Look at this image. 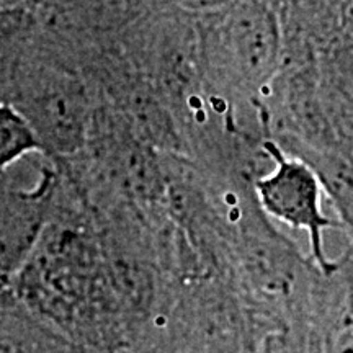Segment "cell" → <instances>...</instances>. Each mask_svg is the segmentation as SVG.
Masks as SVG:
<instances>
[{"mask_svg":"<svg viewBox=\"0 0 353 353\" xmlns=\"http://www.w3.org/2000/svg\"><path fill=\"white\" fill-rule=\"evenodd\" d=\"M8 101L30 123L43 156L63 162L87 144L90 112L82 83L63 65L26 54L8 83Z\"/></svg>","mask_w":353,"mask_h":353,"instance_id":"1","label":"cell"},{"mask_svg":"<svg viewBox=\"0 0 353 353\" xmlns=\"http://www.w3.org/2000/svg\"><path fill=\"white\" fill-rule=\"evenodd\" d=\"M263 152L272 159L273 169L255 180L259 205L270 218L306 231L311 254L325 275H334L337 265L324 250V231L335 223L322 210L324 188L316 172L301 159L286 154L276 141L265 139Z\"/></svg>","mask_w":353,"mask_h":353,"instance_id":"2","label":"cell"},{"mask_svg":"<svg viewBox=\"0 0 353 353\" xmlns=\"http://www.w3.org/2000/svg\"><path fill=\"white\" fill-rule=\"evenodd\" d=\"M214 46L224 72L244 87H262L272 79L280 54V33L263 3H241L218 23Z\"/></svg>","mask_w":353,"mask_h":353,"instance_id":"3","label":"cell"},{"mask_svg":"<svg viewBox=\"0 0 353 353\" xmlns=\"http://www.w3.org/2000/svg\"><path fill=\"white\" fill-rule=\"evenodd\" d=\"M56 165H44L30 188H15L0 176V294L10 286L37 247L51 211Z\"/></svg>","mask_w":353,"mask_h":353,"instance_id":"4","label":"cell"},{"mask_svg":"<svg viewBox=\"0 0 353 353\" xmlns=\"http://www.w3.org/2000/svg\"><path fill=\"white\" fill-rule=\"evenodd\" d=\"M7 296L0 294V353H63L54 330L6 303Z\"/></svg>","mask_w":353,"mask_h":353,"instance_id":"5","label":"cell"},{"mask_svg":"<svg viewBox=\"0 0 353 353\" xmlns=\"http://www.w3.org/2000/svg\"><path fill=\"white\" fill-rule=\"evenodd\" d=\"M32 154H41L32 126L12 103L0 100V176Z\"/></svg>","mask_w":353,"mask_h":353,"instance_id":"6","label":"cell"},{"mask_svg":"<svg viewBox=\"0 0 353 353\" xmlns=\"http://www.w3.org/2000/svg\"><path fill=\"white\" fill-rule=\"evenodd\" d=\"M149 353H151V352H149Z\"/></svg>","mask_w":353,"mask_h":353,"instance_id":"7","label":"cell"}]
</instances>
